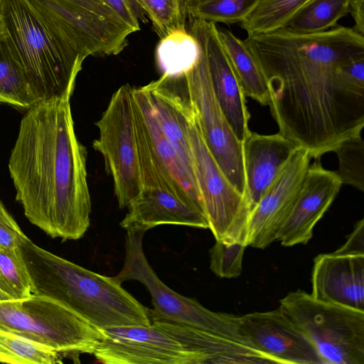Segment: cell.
I'll return each mask as SVG.
<instances>
[{
	"mask_svg": "<svg viewBox=\"0 0 364 364\" xmlns=\"http://www.w3.org/2000/svg\"><path fill=\"white\" fill-rule=\"evenodd\" d=\"M243 41L267 81L281 134L318 159L361 134L364 89L348 79L345 66L364 55L363 36L337 25L314 33H247Z\"/></svg>",
	"mask_w": 364,
	"mask_h": 364,
	"instance_id": "1",
	"label": "cell"
},
{
	"mask_svg": "<svg viewBox=\"0 0 364 364\" xmlns=\"http://www.w3.org/2000/svg\"><path fill=\"white\" fill-rule=\"evenodd\" d=\"M67 95L39 101L23 115L9 170L24 215L52 238H81L90 224L85 147Z\"/></svg>",
	"mask_w": 364,
	"mask_h": 364,
	"instance_id": "2",
	"label": "cell"
},
{
	"mask_svg": "<svg viewBox=\"0 0 364 364\" xmlns=\"http://www.w3.org/2000/svg\"><path fill=\"white\" fill-rule=\"evenodd\" d=\"M19 249L33 295L56 301L100 328L151 323L149 309L114 277L93 272L57 256L27 236Z\"/></svg>",
	"mask_w": 364,
	"mask_h": 364,
	"instance_id": "3",
	"label": "cell"
},
{
	"mask_svg": "<svg viewBox=\"0 0 364 364\" xmlns=\"http://www.w3.org/2000/svg\"><path fill=\"white\" fill-rule=\"evenodd\" d=\"M6 44L37 102L73 95L83 60L66 50L28 0H1Z\"/></svg>",
	"mask_w": 364,
	"mask_h": 364,
	"instance_id": "4",
	"label": "cell"
},
{
	"mask_svg": "<svg viewBox=\"0 0 364 364\" xmlns=\"http://www.w3.org/2000/svg\"><path fill=\"white\" fill-rule=\"evenodd\" d=\"M132 109L143 188L171 192L206 218L191 148L182 147L164 133L144 86L132 87Z\"/></svg>",
	"mask_w": 364,
	"mask_h": 364,
	"instance_id": "5",
	"label": "cell"
},
{
	"mask_svg": "<svg viewBox=\"0 0 364 364\" xmlns=\"http://www.w3.org/2000/svg\"><path fill=\"white\" fill-rule=\"evenodd\" d=\"M61 45L84 60L117 55L135 31L104 0H28Z\"/></svg>",
	"mask_w": 364,
	"mask_h": 364,
	"instance_id": "6",
	"label": "cell"
},
{
	"mask_svg": "<svg viewBox=\"0 0 364 364\" xmlns=\"http://www.w3.org/2000/svg\"><path fill=\"white\" fill-rule=\"evenodd\" d=\"M0 329L41 343L63 358L93 354L102 338L101 328L49 298L33 295L0 301Z\"/></svg>",
	"mask_w": 364,
	"mask_h": 364,
	"instance_id": "7",
	"label": "cell"
},
{
	"mask_svg": "<svg viewBox=\"0 0 364 364\" xmlns=\"http://www.w3.org/2000/svg\"><path fill=\"white\" fill-rule=\"evenodd\" d=\"M146 232L127 230L124 264L114 278L121 284L136 280L146 287L154 307L149 310L150 318L186 325L254 346L241 331L240 316L210 311L196 300L178 294L158 277L143 250Z\"/></svg>",
	"mask_w": 364,
	"mask_h": 364,
	"instance_id": "8",
	"label": "cell"
},
{
	"mask_svg": "<svg viewBox=\"0 0 364 364\" xmlns=\"http://www.w3.org/2000/svg\"><path fill=\"white\" fill-rule=\"evenodd\" d=\"M279 307L309 339L323 364H364V311L298 289Z\"/></svg>",
	"mask_w": 364,
	"mask_h": 364,
	"instance_id": "9",
	"label": "cell"
},
{
	"mask_svg": "<svg viewBox=\"0 0 364 364\" xmlns=\"http://www.w3.org/2000/svg\"><path fill=\"white\" fill-rule=\"evenodd\" d=\"M188 132L195 176L208 228L217 241L247 246L250 208L245 196L232 186L208 149L191 105Z\"/></svg>",
	"mask_w": 364,
	"mask_h": 364,
	"instance_id": "10",
	"label": "cell"
},
{
	"mask_svg": "<svg viewBox=\"0 0 364 364\" xmlns=\"http://www.w3.org/2000/svg\"><path fill=\"white\" fill-rule=\"evenodd\" d=\"M99 136L92 147L102 156L112 176L114 192L120 208H127L143 186L139 170L133 109L132 87L115 91L100 119L95 123Z\"/></svg>",
	"mask_w": 364,
	"mask_h": 364,
	"instance_id": "11",
	"label": "cell"
},
{
	"mask_svg": "<svg viewBox=\"0 0 364 364\" xmlns=\"http://www.w3.org/2000/svg\"><path fill=\"white\" fill-rule=\"evenodd\" d=\"M183 80L208 149L232 186L245 197L242 143L219 105L200 50L196 63L183 75Z\"/></svg>",
	"mask_w": 364,
	"mask_h": 364,
	"instance_id": "12",
	"label": "cell"
},
{
	"mask_svg": "<svg viewBox=\"0 0 364 364\" xmlns=\"http://www.w3.org/2000/svg\"><path fill=\"white\" fill-rule=\"evenodd\" d=\"M93 353L107 364H199L198 357L152 323L101 328Z\"/></svg>",
	"mask_w": 364,
	"mask_h": 364,
	"instance_id": "13",
	"label": "cell"
},
{
	"mask_svg": "<svg viewBox=\"0 0 364 364\" xmlns=\"http://www.w3.org/2000/svg\"><path fill=\"white\" fill-rule=\"evenodd\" d=\"M311 159L309 151L301 146L291 154L250 213L247 246L264 249L277 240L279 229L294 205Z\"/></svg>",
	"mask_w": 364,
	"mask_h": 364,
	"instance_id": "14",
	"label": "cell"
},
{
	"mask_svg": "<svg viewBox=\"0 0 364 364\" xmlns=\"http://www.w3.org/2000/svg\"><path fill=\"white\" fill-rule=\"evenodd\" d=\"M190 33L203 55L213 89L233 132L242 143L250 133L245 95L220 40L215 23L193 19Z\"/></svg>",
	"mask_w": 364,
	"mask_h": 364,
	"instance_id": "15",
	"label": "cell"
},
{
	"mask_svg": "<svg viewBox=\"0 0 364 364\" xmlns=\"http://www.w3.org/2000/svg\"><path fill=\"white\" fill-rule=\"evenodd\" d=\"M243 335L277 363L323 364L300 328L279 308L240 316Z\"/></svg>",
	"mask_w": 364,
	"mask_h": 364,
	"instance_id": "16",
	"label": "cell"
},
{
	"mask_svg": "<svg viewBox=\"0 0 364 364\" xmlns=\"http://www.w3.org/2000/svg\"><path fill=\"white\" fill-rule=\"evenodd\" d=\"M309 165L294 205L277 240L285 247L306 244L316 224L330 208L341 186L336 171L324 168L320 159Z\"/></svg>",
	"mask_w": 364,
	"mask_h": 364,
	"instance_id": "17",
	"label": "cell"
},
{
	"mask_svg": "<svg viewBox=\"0 0 364 364\" xmlns=\"http://www.w3.org/2000/svg\"><path fill=\"white\" fill-rule=\"evenodd\" d=\"M311 287L316 299L364 311V255L335 251L317 255Z\"/></svg>",
	"mask_w": 364,
	"mask_h": 364,
	"instance_id": "18",
	"label": "cell"
},
{
	"mask_svg": "<svg viewBox=\"0 0 364 364\" xmlns=\"http://www.w3.org/2000/svg\"><path fill=\"white\" fill-rule=\"evenodd\" d=\"M299 147L279 132L261 134L250 132L244 141L245 198L250 212Z\"/></svg>",
	"mask_w": 364,
	"mask_h": 364,
	"instance_id": "19",
	"label": "cell"
},
{
	"mask_svg": "<svg viewBox=\"0 0 364 364\" xmlns=\"http://www.w3.org/2000/svg\"><path fill=\"white\" fill-rule=\"evenodd\" d=\"M151 321L196 355L199 364L277 363L254 346L186 325L155 318Z\"/></svg>",
	"mask_w": 364,
	"mask_h": 364,
	"instance_id": "20",
	"label": "cell"
},
{
	"mask_svg": "<svg viewBox=\"0 0 364 364\" xmlns=\"http://www.w3.org/2000/svg\"><path fill=\"white\" fill-rule=\"evenodd\" d=\"M120 225L126 230L147 231L159 225L171 224L208 228L206 218L179 197L158 188H142L127 207Z\"/></svg>",
	"mask_w": 364,
	"mask_h": 364,
	"instance_id": "21",
	"label": "cell"
},
{
	"mask_svg": "<svg viewBox=\"0 0 364 364\" xmlns=\"http://www.w3.org/2000/svg\"><path fill=\"white\" fill-rule=\"evenodd\" d=\"M223 47L242 86L245 97L266 106L269 102L267 81L243 40L230 31L218 27Z\"/></svg>",
	"mask_w": 364,
	"mask_h": 364,
	"instance_id": "22",
	"label": "cell"
},
{
	"mask_svg": "<svg viewBox=\"0 0 364 364\" xmlns=\"http://www.w3.org/2000/svg\"><path fill=\"white\" fill-rule=\"evenodd\" d=\"M199 46L194 36L186 30L175 31L161 38L156 48V60L163 74L183 76L196 63Z\"/></svg>",
	"mask_w": 364,
	"mask_h": 364,
	"instance_id": "23",
	"label": "cell"
},
{
	"mask_svg": "<svg viewBox=\"0 0 364 364\" xmlns=\"http://www.w3.org/2000/svg\"><path fill=\"white\" fill-rule=\"evenodd\" d=\"M350 0H311L283 28L297 33L328 31L349 13Z\"/></svg>",
	"mask_w": 364,
	"mask_h": 364,
	"instance_id": "24",
	"label": "cell"
},
{
	"mask_svg": "<svg viewBox=\"0 0 364 364\" xmlns=\"http://www.w3.org/2000/svg\"><path fill=\"white\" fill-rule=\"evenodd\" d=\"M311 0H257L240 26L247 33H264L283 28Z\"/></svg>",
	"mask_w": 364,
	"mask_h": 364,
	"instance_id": "25",
	"label": "cell"
},
{
	"mask_svg": "<svg viewBox=\"0 0 364 364\" xmlns=\"http://www.w3.org/2000/svg\"><path fill=\"white\" fill-rule=\"evenodd\" d=\"M63 357L51 348L0 329V362L11 364H58Z\"/></svg>",
	"mask_w": 364,
	"mask_h": 364,
	"instance_id": "26",
	"label": "cell"
},
{
	"mask_svg": "<svg viewBox=\"0 0 364 364\" xmlns=\"http://www.w3.org/2000/svg\"><path fill=\"white\" fill-rule=\"evenodd\" d=\"M0 102L27 109L38 102L5 41L0 43Z\"/></svg>",
	"mask_w": 364,
	"mask_h": 364,
	"instance_id": "27",
	"label": "cell"
},
{
	"mask_svg": "<svg viewBox=\"0 0 364 364\" xmlns=\"http://www.w3.org/2000/svg\"><path fill=\"white\" fill-rule=\"evenodd\" d=\"M257 0H189L188 13L193 19L213 23H240Z\"/></svg>",
	"mask_w": 364,
	"mask_h": 364,
	"instance_id": "28",
	"label": "cell"
},
{
	"mask_svg": "<svg viewBox=\"0 0 364 364\" xmlns=\"http://www.w3.org/2000/svg\"><path fill=\"white\" fill-rule=\"evenodd\" d=\"M189 0H134L147 14L162 38L178 30H186Z\"/></svg>",
	"mask_w": 364,
	"mask_h": 364,
	"instance_id": "29",
	"label": "cell"
},
{
	"mask_svg": "<svg viewBox=\"0 0 364 364\" xmlns=\"http://www.w3.org/2000/svg\"><path fill=\"white\" fill-rule=\"evenodd\" d=\"M0 290L12 300H21L32 296L29 274L19 247H0Z\"/></svg>",
	"mask_w": 364,
	"mask_h": 364,
	"instance_id": "30",
	"label": "cell"
},
{
	"mask_svg": "<svg viewBox=\"0 0 364 364\" xmlns=\"http://www.w3.org/2000/svg\"><path fill=\"white\" fill-rule=\"evenodd\" d=\"M338 160L336 171L343 184L364 191V141L361 134L349 137L334 150Z\"/></svg>",
	"mask_w": 364,
	"mask_h": 364,
	"instance_id": "31",
	"label": "cell"
},
{
	"mask_svg": "<svg viewBox=\"0 0 364 364\" xmlns=\"http://www.w3.org/2000/svg\"><path fill=\"white\" fill-rule=\"evenodd\" d=\"M242 243H224L215 240L210 250V268L217 276L234 278L242 272L245 249Z\"/></svg>",
	"mask_w": 364,
	"mask_h": 364,
	"instance_id": "32",
	"label": "cell"
},
{
	"mask_svg": "<svg viewBox=\"0 0 364 364\" xmlns=\"http://www.w3.org/2000/svg\"><path fill=\"white\" fill-rule=\"evenodd\" d=\"M26 235L0 200V247H18Z\"/></svg>",
	"mask_w": 364,
	"mask_h": 364,
	"instance_id": "33",
	"label": "cell"
},
{
	"mask_svg": "<svg viewBox=\"0 0 364 364\" xmlns=\"http://www.w3.org/2000/svg\"><path fill=\"white\" fill-rule=\"evenodd\" d=\"M133 30L140 29L139 6L134 0H104Z\"/></svg>",
	"mask_w": 364,
	"mask_h": 364,
	"instance_id": "34",
	"label": "cell"
},
{
	"mask_svg": "<svg viewBox=\"0 0 364 364\" xmlns=\"http://www.w3.org/2000/svg\"><path fill=\"white\" fill-rule=\"evenodd\" d=\"M336 252L343 254L364 255V220H360L354 226L353 232L348 237L346 242Z\"/></svg>",
	"mask_w": 364,
	"mask_h": 364,
	"instance_id": "35",
	"label": "cell"
},
{
	"mask_svg": "<svg viewBox=\"0 0 364 364\" xmlns=\"http://www.w3.org/2000/svg\"><path fill=\"white\" fill-rule=\"evenodd\" d=\"M349 13L353 21V28L361 36L364 35V0H350Z\"/></svg>",
	"mask_w": 364,
	"mask_h": 364,
	"instance_id": "36",
	"label": "cell"
},
{
	"mask_svg": "<svg viewBox=\"0 0 364 364\" xmlns=\"http://www.w3.org/2000/svg\"><path fill=\"white\" fill-rule=\"evenodd\" d=\"M6 37V27H5L4 20L0 14V43L5 41Z\"/></svg>",
	"mask_w": 364,
	"mask_h": 364,
	"instance_id": "37",
	"label": "cell"
},
{
	"mask_svg": "<svg viewBox=\"0 0 364 364\" xmlns=\"http://www.w3.org/2000/svg\"><path fill=\"white\" fill-rule=\"evenodd\" d=\"M12 300L9 296L0 290V301Z\"/></svg>",
	"mask_w": 364,
	"mask_h": 364,
	"instance_id": "38",
	"label": "cell"
},
{
	"mask_svg": "<svg viewBox=\"0 0 364 364\" xmlns=\"http://www.w3.org/2000/svg\"><path fill=\"white\" fill-rule=\"evenodd\" d=\"M1 0H0V9H1Z\"/></svg>",
	"mask_w": 364,
	"mask_h": 364,
	"instance_id": "39",
	"label": "cell"
}]
</instances>
